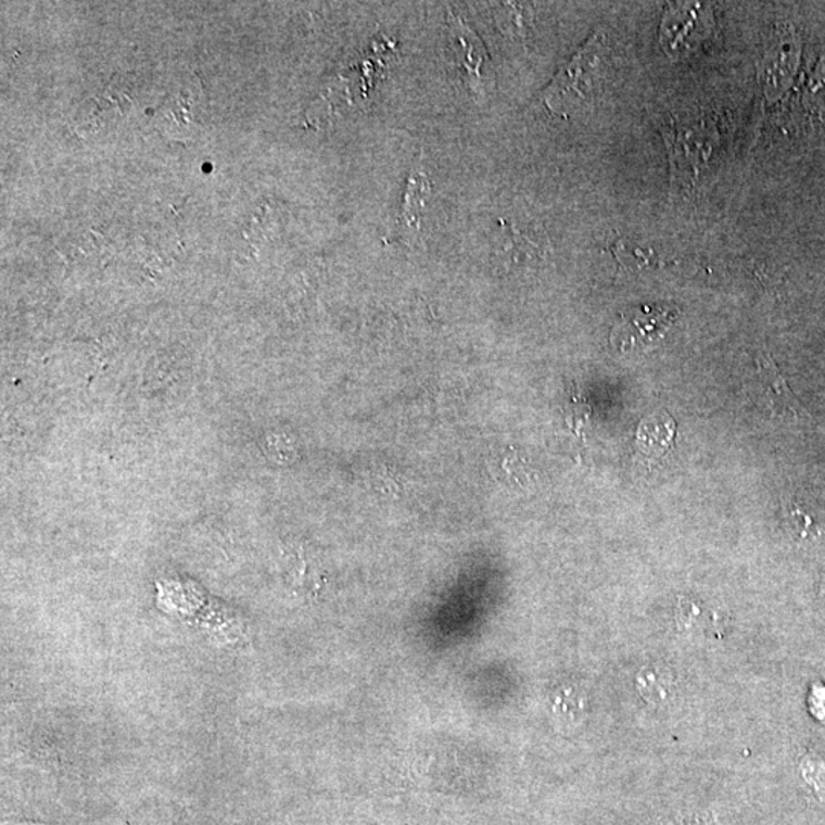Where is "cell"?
I'll return each instance as SVG.
<instances>
[{"label":"cell","mask_w":825,"mask_h":825,"mask_svg":"<svg viewBox=\"0 0 825 825\" xmlns=\"http://www.w3.org/2000/svg\"><path fill=\"white\" fill-rule=\"evenodd\" d=\"M676 439V422L669 412H656L640 422L636 448L645 457H662L670 452Z\"/></svg>","instance_id":"5"},{"label":"cell","mask_w":825,"mask_h":825,"mask_svg":"<svg viewBox=\"0 0 825 825\" xmlns=\"http://www.w3.org/2000/svg\"><path fill=\"white\" fill-rule=\"evenodd\" d=\"M790 521H792V528L795 535L801 540H809L812 536L820 535L815 526V521L809 516L801 506L792 505L789 508Z\"/></svg>","instance_id":"8"},{"label":"cell","mask_w":825,"mask_h":825,"mask_svg":"<svg viewBox=\"0 0 825 825\" xmlns=\"http://www.w3.org/2000/svg\"><path fill=\"white\" fill-rule=\"evenodd\" d=\"M449 26L454 37V50L457 54V63L462 69L465 81L475 93H485L487 74L493 75L490 58L482 40L462 18L449 17Z\"/></svg>","instance_id":"3"},{"label":"cell","mask_w":825,"mask_h":825,"mask_svg":"<svg viewBox=\"0 0 825 825\" xmlns=\"http://www.w3.org/2000/svg\"><path fill=\"white\" fill-rule=\"evenodd\" d=\"M707 824V816H693L684 821V825H703Z\"/></svg>","instance_id":"10"},{"label":"cell","mask_w":825,"mask_h":825,"mask_svg":"<svg viewBox=\"0 0 825 825\" xmlns=\"http://www.w3.org/2000/svg\"><path fill=\"white\" fill-rule=\"evenodd\" d=\"M430 191L429 179L421 172H411L408 175L407 183H405V191L403 198V206H401L399 225L401 230L407 232V234H416L421 231L423 208H426V196Z\"/></svg>","instance_id":"6"},{"label":"cell","mask_w":825,"mask_h":825,"mask_svg":"<svg viewBox=\"0 0 825 825\" xmlns=\"http://www.w3.org/2000/svg\"><path fill=\"white\" fill-rule=\"evenodd\" d=\"M601 34H594L587 43L573 55L568 65L555 75L543 93V100L554 114L568 116L578 103H586L594 93L596 73L602 50Z\"/></svg>","instance_id":"1"},{"label":"cell","mask_w":825,"mask_h":825,"mask_svg":"<svg viewBox=\"0 0 825 825\" xmlns=\"http://www.w3.org/2000/svg\"><path fill=\"white\" fill-rule=\"evenodd\" d=\"M757 366H759L761 385H763L772 415L778 416L779 419H789V421H809L808 410L802 407L798 397L789 389V384L775 366L771 354H761Z\"/></svg>","instance_id":"4"},{"label":"cell","mask_w":825,"mask_h":825,"mask_svg":"<svg viewBox=\"0 0 825 825\" xmlns=\"http://www.w3.org/2000/svg\"><path fill=\"white\" fill-rule=\"evenodd\" d=\"M637 689L651 705H665L674 697V678L663 667H645L636 677Z\"/></svg>","instance_id":"7"},{"label":"cell","mask_w":825,"mask_h":825,"mask_svg":"<svg viewBox=\"0 0 825 825\" xmlns=\"http://www.w3.org/2000/svg\"><path fill=\"white\" fill-rule=\"evenodd\" d=\"M810 707H812V711L815 712V715L817 719L821 720V722H825V688L824 686H815L812 691V697H810Z\"/></svg>","instance_id":"9"},{"label":"cell","mask_w":825,"mask_h":825,"mask_svg":"<svg viewBox=\"0 0 825 825\" xmlns=\"http://www.w3.org/2000/svg\"><path fill=\"white\" fill-rule=\"evenodd\" d=\"M677 310L671 307H643L625 315L611 333V343L621 352L645 347L665 335L676 320Z\"/></svg>","instance_id":"2"}]
</instances>
